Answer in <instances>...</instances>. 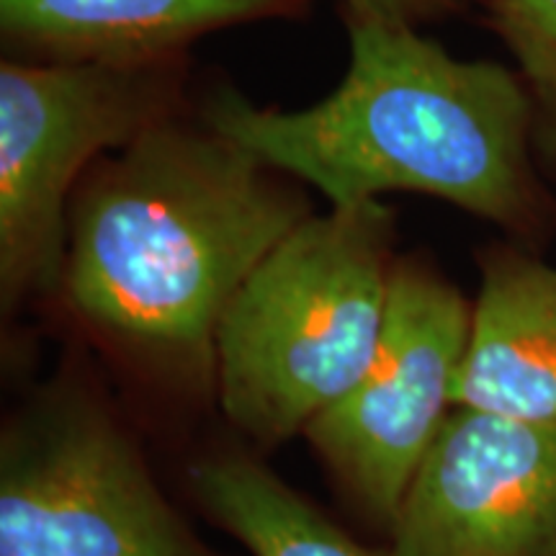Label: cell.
<instances>
[{
    "instance_id": "2",
    "label": "cell",
    "mask_w": 556,
    "mask_h": 556,
    "mask_svg": "<svg viewBox=\"0 0 556 556\" xmlns=\"http://www.w3.org/2000/svg\"><path fill=\"white\" fill-rule=\"evenodd\" d=\"M345 18L351 65L330 96L281 111L225 90L208 101L206 127L332 206L426 193L541 253L556 235V197L541 178L518 70L458 60L413 24Z\"/></svg>"
},
{
    "instance_id": "1",
    "label": "cell",
    "mask_w": 556,
    "mask_h": 556,
    "mask_svg": "<svg viewBox=\"0 0 556 556\" xmlns=\"http://www.w3.org/2000/svg\"><path fill=\"white\" fill-rule=\"evenodd\" d=\"M291 180L206 124H157L75 189L62 304L137 381L180 400L214 397L229 304L312 217Z\"/></svg>"
},
{
    "instance_id": "12",
    "label": "cell",
    "mask_w": 556,
    "mask_h": 556,
    "mask_svg": "<svg viewBox=\"0 0 556 556\" xmlns=\"http://www.w3.org/2000/svg\"><path fill=\"white\" fill-rule=\"evenodd\" d=\"M345 5V16L397 21L413 24L451 16L462 9V0H340Z\"/></svg>"
},
{
    "instance_id": "6",
    "label": "cell",
    "mask_w": 556,
    "mask_h": 556,
    "mask_svg": "<svg viewBox=\"0 0 556 556\" xmlns=\"http://www.w3.org/2000/svg\"><path fill=\"white\" fill-rule=\"evenodd\" d=\"M471 317L475 302L433 263L400 258L371 364L302 433L340 497L387 536L454 409Z\"/></svg>"
},
{
    "instance_id": "11",
    "label": "cell",
    "mask_w": 556,
    "mask_h": 556,
    "mask_svg": "<svg viewBox=\"0 0 556 556\" xmlns=\"http://www.w3.org/2000/svg\"><path fill=\"white\" fill-rule=\"evenodd\" d=\"M484 9L531 93L539 165L556 176V0H484Z\"/></svg>"
},
{
    "instance_id": "8",
    "label": "cell",
    "mask_w": 556,
    "mask_h": 556,
    "mask_svg": "<svg viewBox=\"0 0 556 556\" xmlns=\"http://www.w3.org/2000/svg\"><path fill=\"white\" fill-rule=\"evenodd\" d=\"M477 266L454 407L556 420V266L513 240L484 245Z\"/></svg>"
},
{
    "instance_id": "10",
    "label": "cell",
    "mask_w": 556,
    "mask_h": 556,
    "mask_svg": "<svg viewBox=\"0 0 556 556\" xmlns=\"http://www.w3.org/2000/svg\"><path fill=\"white\" fill-rule=\"evenodd\" d=\"M189 479L201 513L250 556H394L353 539L248 451L201 456Z\"/></svg>"
},
{
    "instance_id": "3",
    "label": "cell",
    "mask_w": 556,
    "mask_h": 556,
    "mask_svg": "<svg viewBox=\"0 0 556 556\" xmlns=\"http://www.w3.org/2000/svg\"><path fill=\"white\" fill-rule=\"evenodd\" d=\"M397 261L379 199L312 214L278 242L219 325L214 400L229 426L274 448L351 392L377 353Z\"/></svg>"
},
{
    "instance_id": "5",
    "label": "cell",
    "mask_w": 556,
    "mask_h": 556,
    "mask_svg": "<svg viewBox=\"0 0 556 556\" xmlns=\"http://www.w3.org/2000/svg\"><path fill=\"white\" fill-rule=\"evenodd\" d=\"M165 62L0 65V299L5 315L29 299L60 291L70 201L93 160L170 119L176 78Z\"/></svg>"
},
{
    "instance_id": "9",
    "label": "cell",
    "mask_w": 556,
    "mask_h": 556,
    "mask_svg": "<svg viewBox=\"0 0 556 556\" xmlns=\"http://www.w3.org/2000/svg\"><path fill=\"white\" fill-rule=\"evenodd\" d=\"M299 0H0L3 37L70 62H165L189 41Z\"/></svg>"
},
{
    "instance_id": "7",
    "label": "cell",
    "mask_w": 556,
    "mask_h": 556,
    "mask_svg": "<svg viewBox=\"0 0 556 556\" xmlns=\"http://www.w3.org/2000/svg\"><path fill=\"white\" fill-rule=\"evenodd\" d=\"M389 541L394 556H556V420L451 409Z\"/></svg>"
},
{
    "instance_id": "4",
    "label": "cell",
    "mask_w": 556,
    "mask_h": 556,
    "mask_svg": "<svg viewBox=\"0 0 556 556\" xmlns=\"http://www.w3.org/2000/svg\"><path fill=\"white\" fill-rule=\"evenodd\" d=\"M0 556H219L180 518L93 379L34 387L0 430Z\"/></svg>"
}]
</instances>
